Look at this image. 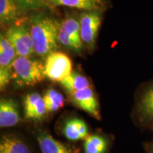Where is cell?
<instances>
[{"instance_id":"obj_1","label":"cell","mask_w":153,"mask_h":153,"mask_svg":"<svg viewBox=\"0 0 153 153\" xmlns=\"http://www.w3.org/2000/svg\"><path fill=\"white\" fill-rule=\"evenodd\" d=\"M61 23L55 18L39 13L29 19V28L33 42L34 52L46 57L58 48V33Z\"/></svg>"},{"instance_id":"obj_2","label":"cell","mask_w":153,"mask_h":153,"mask_svg":"<svg viewBox=\"0 0 153 153\" xmlns=\"http://www.w3.org/2000/svg\"><path fill=\"white\" fill-rule=\"evenodd\" d=\"M46 77L45 66L30 57L17 56L12 64V80L19 87L34 86Z\"/></svg>"},{"instance_id":"obj_3","label":"cell","mask_w":153,"mask_h":153,"mask_svg":"<svg viewBox=\"0 0 153 153\" xmlns=\"http://www.w3.org/2000/svg\"><path fill=\"white\" fill-rule=\"evenodd\" d=\"M5 36L14 48L17 56L30 57L35 53L29 26L26 23L17 22L12 24Z\"/></svg>"},{"instance_id":"obj_4","label":"cell","mask_w":153,"mask_h":153,"mask_svg":"<svg viewBox=\"0 0 153 153\" xmlns=\"http://www.w3.org/2000/svg\"><path fill=\"white\" fill-rule=\"evenodd\" d=\"M79 21L82 43L88 50L93 51L95 48L98 31L102 22V11H82L79 16Z\"/></svg>"},{"instance_id":"obj_5","label":"cell","mask_w":153,"mask_h":153,"mask_svg":"<svg viewBox=\"0 0 153 153\" xmlns=\"http://www.w3.org/2000/svg\"><path fill=\"white\" fill-rule=\"evenodd\" d=\"M58 43L67 49L79 53L83 49L79 19L70 16L61 22L58 33Z\"/></svg>"},{"instance_id":"obj_6","label":"cell","mask_w":153,"mask_h":153,"mask_svg":"<svg viewBox=\"0 0 153 153\" xmlns=\"http://www.w3.org/2000/svg\"><path fill=\"white\" fill-rule=\"evenodd\" d=\"M46 78L55 82H61L72 72V63L68 55L55 51L51 53L44 64Z\"/></svg>"},{"instance_id":"obj_7","label":"cell","mask_w":153,"mask_h":153,"mask_svg":"<svg viewBox=\"0 0 153 153\" xmlns=\"http://www.w3.org/2000/svg\"><path fill=\"white\" fill-rule=\"evenodd\" d=\"M135 114L140 125L153 128V82L140 94L135 104Z\"/></svg>"},{"instance_id":"obj_8","label":"cell","mask_w":153,"mask_h":153,"mask_svg":"<svg viewBox=\"0 0 153 153\" xmlns=\"http://www.w3.org/2000/svg\"><path fill=\"white\" fill-rule=\"evenodd\" d=\"M74 106L85 111L93 118L101 119L100 108L98 99L91 88L83 89L68 94Z\"/></svg>"},{"instance_id":"obj_9","label":"cell","mask_w":153,"mask_h":153,"mask_svg":"<svg viewBox=\"0 0 153 153\" xmlns=\"http://www.w3.org/2000/svg\"><path fill=\"white\" fill-rule=\"evenodd\" d=\"M24 111L26 119L41 120L48 114L43 97L37 92L29 93L24 99Z\"/></svg>"},{"instance_id":"obj_10","label":"cell","mask_w":153,"mask_h":153,"mask_svg":"<svg viewBox=\"0 0 153 153\" xmlns=\"http://www.w3.org/2000/svg\"><path fill=\"white\" fill-rule=\"evenodd\" d=\"M19 106L12 99L1 98L0 100V127H12L20 122Z\"/></svg>"},{"instance_id":"obj_11","label":"cell","mask_w":153,"mask_h":153,"mask_svg":"<svg viewBox=\"0 0 153 153\" xmlns=\"http://www.w3.org/2000/svg\"><path fill=\"white\" fill-rule=\"evenodd\" d=\"M37 139L42 153H79L78 149L57 140L47 133H39Z\"/></svg>"},{"instance_id":"obj_12","label":"cell","mask_w":153,"mask_h":153,"mask_svg":"<svg viewBox=\"0 0 153 153\" xmlns=\"http://www.w3.org/2000/svg\"><path fill=\"white\" fill-rule=\"evenodd\" d=\"M51 7H68L85 11H101L106 8L105 0H45Z\"/></svg>"},{"instance_id":"obj_13","label":"cell","mask_w":153,"mask_h":153,"mask_svg":"<svg viewBox=\"0 0 153 153\" xmlns=\"http://www.w3.org/2000/svg\"><path fill=\"white\" fill-rule=\"evenodd\" d=\"M24 10L16 0H0V22L1 26L19 22Z\"/></svg>"},{"instance_id":"obj_14","label":"cell","mask_w":153,"mask_h":153,"mask_svg":"<svg viewBox=\"0 0 153 153\" xmlns=\"http://www.w3.org/2000/svg\"><path fill=\"white\" fill-rule=\"evenodd\" d=\"M64 136L70 141L85 140L89 136V130L87 123L77 118L67 120L62 128Z\"/></svg>"},{"instance_id":"obj_15","label":"cell","mask_w":153,"mask_h":153,"mask_svg":"<svg viewBox=\"0 0 153 153\" xmlns=\"http://www.w3.org/2000/svg\"><path fill=\"white\" fill-rule=\"evenodd\" d=\"M17 55L11 54L0 48V88L4 89L12 80V64Z\"/></svg>"},{"instance_id":"obj_16","label":"cell","mask_w":153,"mask_h":153,"mask_svg":"<svg viewBox=\"0 0 153 153\" xmlns=\"http://www.w3.org/2000/svg\"><path fill=\"white\" fill-rule=\"evenodd\" d=\"M60 83L68 94L90 88L91 86L90 82L85 76L76 71H72L68 77L62 79Z\"/></svg>"},{"instance_id":"obj_17","label":"cell","mask_w":153,"mask_h":153,"mask_svg":"<svg viewBox=\"0 0 153 153\" xmlns=\"http://www.w3.org/2000/svg\"><path fill=\"white\" fill-rule=\"evenodd\" d=\"M0 149L5 153H31L28 146L14 135H4L0 142Z\"/></svg>"},{"instance_id":"obj_18","label":"cell","mask_w":153,"mask_h":153,"mask_svg":"<svg viewBox=\"0 0 153 153\" xmlns=\"http://www.w3.org/2000/svg\"><path fill=\"white\" fill-rule=\"evenodd\" d=\"M108 148V142L104 137L97 134L89 135L85 140V153H105Z\"/></svg>"},{"instance_id":"obj_19","label":"cell","mask_w":153,"mask_h":153,"mask_svg":"<svg viewBox=\"0 0 153 153\" xmlns=\"http://www.w3.org/2000/svg\"><path fill=\"white\" fill-rule=\"evenodd\" d=\"M47 113L55 112L64 106L65 98L55 89H47L43 96Z\"/></svg>"},{"instance_id":"obj_20","label":"cell","mask_w":153,"mask_h":153,"mask_svg":"<svg viewBox=\"0 0 153 153\" xmlns=\"http://www.w3.org/2000/svg\"><path fill=\"white\" fill-rule=\"evenodd\" d=\"M24 11L36 10L46 7L45 0H16Z\"/></svg>"},{"instance_id":"obj_21","label":"cell","mask_w":153,"mask_h":153,"mask_svg":"<svg viewBox=\"0 0 153 153\" xmlns=\"http://www.w3.org/2000/svg\"><path fill=\"white\" fill-rule=\"evenodd\" d=\"M148 153H153V142L148 146Z\"/></svg>"},{"instance_id":"obj_22","label":"cell","mask_w":153,"mask_h":153,"mask_svg":"<svg viewBox=\"0 0 153 153\" xmlns=\"http://www.w3.org/2000/svg\"><path fill=\"white\" fill-rule=\"evenodd\" d=\"M0 153H5V152H4L2 150H1V149H0Z\"/></svg>"}]
</instances>
